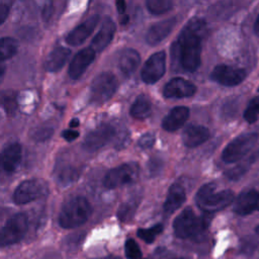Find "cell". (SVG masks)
<instances>
[{
	"instance_id": "obj_48",
	"label": "cell",
	"mask_w": 259,
	"mask_h": 259,
	"mask_svg": "<svg viewBox=\"0 0 259 259\" xmlns=\"http://www.w3.org/2000/svg\"><path fill=\"white\" fill-rule=\"evenodd\" d=\"M174 259H183V258H174Z\"/></svg>"
},
{
	"instance_id": "obj_5",
	"label": "cell",
	"mask_w": 259,
	"mask_h": 259,
	"mask_svg": "<svg viewBox=\"0 0 259 259\" xmlns=\"http://www.w3.org/2000/svg\"><path fill=\"white\" fill-rule=\"evenodd\" d=\"M118 86L116 77L110 72H102L98 74L90 85V102L94 104H102L115 93Z\"/></svg>"
},
{
	"instance_id": "obj_39",
	"label": "cell",
	"mask_w": 259,
	"mask_h": 259,
	"mask_svg": "<svg viewBox=\"0 0 259 259\" xmlns=\"http://www.w3.org/2000/svg\"><path fill=\"white\" fill-rule=\"evenodd\" d=\"M160 160H157V159H152L150 162H149V170H150V172L153 174V175H155L157 172H159L160 170V168H158L157 167V165H159L160 164Z\"/></svg>"
},
{
	"instance_id": "obj_41",
	"label": "cell",
	"mask_w": 259,
	"mask_h": 259,
	"mask_svg": "<svg viewBox=\"0 0 259 259\" xmlns=\"http://www.w3.org/2000/svg\"><path fill=\"white\" fill-rule=\"evenodd\" d=\"M115 5H116V8H117V11L119 13H123L125 11V2L122 1V0H118L115 2Z\"/></svg>"
},
{
	"instance_id": "obj_4",
	"label": "cell",
	"mask_w": 259,
	"mask_h": 259,
	"mask_svg": "<svg viewBox=\"0 0 259 259\" xmlns=\"http://www.w3.org/2000/svg\"><path fill=\"white\" fill-rule=\"evenodd\" d=\"M234 200V192L230 189L215 191L213 183L204 184L199 188L195 196L197 206L206 213L222 210Z\"/></svg>"
},
{
	"instance_id": "obj_22",
	"label": "cell",
	"mask_w": 259,
	"mask_h": 259,
	"mask_svg": "<svg viewBox=\"0 0 259 259\" xmlns=\"http://www.w3.org/2000/svg\"><path fill=\"white\" fill-rule=\"evenodd\" d=\"M71 55V51L65 47L54 48L45 60V69L49 72H57L63 68L68 58Z\"/></svg>"
},
{
	"instance_id": "obj_18",
	"label": "cell",
	"mask_w": 259,
	"mask_h": 259,
	"mask_svg": "<svg viewBox=\"0 0 259 259\" xmlns=\"http://www.w3.org/2000/svg\"><path fill=\"white\" fill-rule=\"evenodd\" d=\"M258 192L254 189L243 191L234 202V211L239 215H247L257 210Z\"/></svg>"
},
{
	"instance_id": "obj_9",
	"label": "cell",
	"mask_w": 259,
	"mask_h": 259,
	"mask_svg": "<svg viewBox=\"0 0 259 259\" xmlns=\"http://www.w3.org/2000/svg\"><path fill=\"white\" fill-rule=\"evenodd\" d=\"M114 134L115 128L111 124L101 123L85 136L82 147L87 152H95L110 142Z\"/></svg>"
},
{
	"instance_id": "obj_25",
	"label": "cell",
	"mask_w": 259,
	"mask_h": 259,
	"mask_svg": "<svg viewBox=\"0 0 259 259\" xmlns=\"http://www.w3.org/2000/svg\"><path fill=\"white\" fill-rule=\"evenodd\" d=\"M152 112V104L146 95H140L136 98L130 108V114L137 119H145Z\"/></svg>"
},
{
	"instance_id": "obj_15",
	"label": "cell",
	"mask_w": 259,
	"mask_h": 259,
	"mask_svg": "<svg viewBox=\"0 0 259 259\" xmlns=\"http://www.w3.org/2000/svg\"><path fill=\"white\" fill-rule=\"evenodd\" d=\"M99 20L98 15H92L79 25H77L74 29H72L66 35V42L71 46H79L81 45L94 30L97 22Z\"/></svg>"
},
{
	"instance_id": "obj_23",
	"label": "cell",
	"mask_w": 259,
	"mask_h": 259,
	"mask_svg": "<svg viewBox=\"0 0 259 259\" xmlns=\"http://www.w3.org/2000/svg\"><path fill=\"white\" fill-rule=\"evenodd\" d=\"M21 162V146L17 143L8 145L2 152V167L7 173L14 172Z\"/></svg>"
},
{
	"instance_id": "obj_8",
	"label": "cell",
	"mask_w": 259,
	"mask_h": 259,
	"mask_svg": "<svg viewBox=\"0 0 259 259\" xmlns=\"http://www.w3.org/2000/svg\"><path fill=\"white\" fill-rule=\"evenodd\" d=\"M28 229V220L25 213H15L10 217L1 230V246H10L19 242Z\"/></svg>"
},
{
	"instance_id": "obj_26",
	"label": "cell",
	"mask_w": 259,
	"mask_h": 259,
	"mask_svg": "<svg viewBox=\"0 0 259 259\" xmlns=\"http://www.w3.org/2000/svg\"><path fill=\"white\" fill-rule=\"evenodd\" d=\"M18 49V44L13 37H2L0 42V56L1 60H8L12 58Z\"/></svg>"
},
{
	"instance_id": "obj_33",
	"label": "cell",
	"mask_w": 259,
	"mask_h": 259,
	"mask_svg": "<svg viewBox=\"0 0 259 259\" xmlns=\"http://www.w3.org/2000/svg\"><path fill=\"white\" fill-rule=\"evenodd\" d=\"M259 115V96L254 97L244 111V118L249 123H254Z\"/></svg>"
},
{
	"instance_id": "obj_21",
	"label": "cell",
	"mask_w": 259,
	"mask_h": 259,
	"mask_svg": "<svg viewBox=\"0 0 259 259\" xmlns=\"http://www.w3.org/2000/svg\"><path fill=\"white\" fill-rule=\"evenodd\" d=\"M186 193L184 187L179 183H173L168 190L163 209L166 213H173L185 201Z\"/></svg>"
},
{
	"instance_id": "obj_29",
	"label": "cell",
	"mask_w": 259,
	"mask_h": 259,
	"mask_svg": "<svg viewBox=\"0 0 259 259\" xmlns=\"http://www.w3.org/2000/svg\"><path fill=\"white\" fill-rule=\"evenodd\" d=\"M163 229H164V227L162 224H157L148 229H139L137 231V235L140 239H142L146 243L150 244V243L154 242L156 237L163 232Z\"/></svg>"
},
{
	"instance_id": "obj_20",
	"label": "cell",
	"mask_w": 259,
	"mask_h": 259,
	"mask_svg": "<svg viewBox=\"0 0 259 259\" xmlns=\"http://www.w3.org/2000/svg\"><path fill=\"white\" fill-rule=\"evenodd\" d=\"M189 117V109L186 106H176L172 108L162 120V127L167 132L179 130Z\"/></svg>"
},
{
	"instance_id": "obj_13",
	"label": "cell",
	"mask_w": 259,
	"mask_h": 259,
	"mask_svg": "<svg viewBox=\"0 0 259 259\" xmlns=\"http://www.w3.org/2000/svg\"><path fill=\"white\" fill-rule=\"evenodd\" d=\"M196 87L190 81L176 77L171 79L163 88V95L166 98H185L194 95Z\"/></svg>"
},
{
	"instance_id": "obj_28",
	"label": "cell",
	"mask_w": 259,
	"mask_h": 259,
	"mask_svg": "<svg viewBox=\"0 0 259 259\" xmlns=\"http://www.w3.org/2000/svg\"><path fill=\"white\" fill-rule=\"evenodd\" d=\"M78 171L72 166H66L59 170L57 175V180L62 185H69L73 183L78 177Z\"/></svg>"
},
{
	"instance_id": "obj_31",
	"label": "cell",
	"mask_w": 259,
	"mask_h": 259,
	"mask_svg": "<svg viewBox=\"0 0 259 259\" xmlns=\"http://www.w3.org/2000/svg\"><path fill=\"white\" fill-rule=\"evenodd\" d=\"M2 105L8 115L14 114L17 109L16 93L12 90L4 91L2 93Z\"/></svg>"
},
{
	"instance_id": "obj_2",
	"label": "cell",
	"mask_w": 259,
	"mask_h": 259,
	"mask_svg": "<svg viewBox=\"0 0 259 259\" xmlns=\"http://www.w3.org/2000/svg\"><path fill=\"white\" fill-rule=\"evenodd\" d=\"M208 223L206 217H198L191 207H186L173 222L174 234L180 239H198L206 231Z\"/></svg>"
},
{
	"instance_id": "obj_49",
	"label": "cell",
	"mask_w": 259,
	"mask_h": 259,
	"mask_svg": "<svg viewBox=\"0 0 259 259\" xmlns=\"http://www.w3.org/2000/svg\"><path fill=\"white\" fill-rule=\"evenodd\" d=\"M258 91H259V88H258Z\"/></svg>"
},
{
	"instance_id": "obj_47",
	"label": "cell",
	"mask_w": 259,
	"mask_h": 259,
	"mask_svg": "<svg viewBox=\"0 0 259 259\" xmlns=\"http://www.w3.org/2000/svg\"><path fill=\"white\" fill-rule=\"evenodd\" d=\"M257 210H259V192H258V202H257Z\"/></svg>"
},
{
	"instance_id": "obj_7",
	"label": "cell",
	"mask_w": 259,
	"mask_h": 259,
	"mask_svg": "<svg viewBox=\"0 0 259 259\" xmlns=\"http://www.w3.org/2000/svg\"><path fill=\"white\" fill-rule=\"evenodd\" d=\"M139 176V165L135 162L124 163L110 169L103 178V185L108 189L131 184Z\"/></svg>"
},
{
	"instance_id": "obj_46",
	"label": "cell",
	"mask_w": 259,
	"mask_h": 259,
	"mask_svg": "<svg viewBox=\"0 0 259 259\" xmlns=\"http://www.w3.org/2000/svg\"><path fill=\"white\" fill-rule=\"evenodd\" d=\"M255 232H256V233L259 235V225H258V226L255 228Z\"/></svg>"
},
{
	"instance_id": "obj_24",
	"label": "cell",
	"mask_w": 259,
	"mask_h": 259,
	"mask_svg": "<svg viewBox=\"0 0 259 259\" xmlns=\"http://www.w3.org/2000/svg\"><path fill=\"white\" fill-rule=\"evenodd\" d=\"M141 63L140 54L134 49H125L118 58L119 70L125 76H131L136 72Z\"/></svg>"
},
{
	"instance_id": "obj_32",
	"label": "cell",
	"mask_w": 259,
	"mask_h": 259,
	"mask_svg": "<svg viewBox=\"0 0 259 259\" xmlns=\"http://www.w3.org/2000/svg\"><path fill=\"white\" fill-rule=\"evenodd\" d=\"M259 156V152L256 154V155H252L248 161H245L244 163L242 164H239L238 166H236L235 168L229 170L226 175L228 176L229 179H232V180H235V179H238L239 177H241L246 171L247 169L249 168V166L256 160V158Z\"/></svg>"
},
{
	"instance_id": "obj_19",
	"label": "cell",
	"mask_w": 259,
	"mask_h": 259,
	"mask_svg": "<svg viewBox=\"0 0 259 259\" xmlns=\"http://www.w3.org/2000/svg\"><path fill=\"white\" fill-rule=\"evenodd\" d=\"M208 138L209 131L203 125L189 124L182 133V142L188 148H195L206 142Z\"/></svg>"
},
{
	"instance_id": "obj_11",
	"label": "cell",
	"mask_w": 259,
	"mask_h": 259,
	"mask_svg": "<svg viewBox=\"0 0 259 259\" xmlns=\"http://www.w3.org/2000/svg\"><path fill=\"white\" fill-rule=\"evenodd\" d=\"M247 73L242 68H237L229 65H218L210 73V78L224 85V86H236L244 81Z\"/></svg>"
},
{
	"instance_id": "obj_43",
	"label": "cell",
	"mask_w": 259,
	"mask_h": 259,
	"mask_svg": "<svg viewBox=\"0 0 259 259\" xmlns=\"http://www.w3.org/2000/svg\"><path fill=\"white\" fill-rule=\"evenodd\" d=\"M79 123H80V122H79V119H78V118H73V119H71V121H70L69 124H70L71 127L74 128V127H77V126L79 125Z\"/></svg>"
},
{
	"instance_id": "obj_17",
	"label": "cell",
	"mask_w": 259,
	"mask_h": 259,
	"mask_svg": "<svg viewBox=\"0 0 259 259\" xmlns=\"http://www.w3.org/2000/svg\"><path fill=\"white\" fill-rule=\"evenodd\" d=\"M115 23L110 17H106L102 24L100 29L98 30L97 34L93 37L91 40V49H93L95 52H100L103 49H105L110 41L112 40L115 32Z\"/></svg>"
},
{
	"instance_id": "obj_40",
	"label": "cell",
	"mask_w": 259,
	"mask_h": 259,
	"mask_svg": "<svg viewBox=\"0 0 259 259\" xmlns=\"http://www.w3.org/2000/svg\"><path fill=\"white\" fill-rule=\"evenodd\" d=\"M52 8H53V7H52V4H51V3H50V4H47V5L44 7V9H42V16H44L45 19L50 18Z\"/></svg>"
},
{
	"instance_id": "obj_42",
	"label": "cell",
	"mask_w": 259,
	"mask_h": 259,
	"mask_svg": "<svg viewBox=\"0 0 259 259\" xmlns=\"http://www.w3.org/2000/svg\"><path fill=\"white\" fill-rule=\"evenodd\" d=\"M254 32L256 35L259 36V15L257 16L256 20H255V23H254Z\"/></svg>"
},
{
	"instance_id": "obj_35",
	"label": "cell",
	"mask_w": 259,
	"mask_h": 259,
	"mask_svg": "<svg viewBox=\"0 0 259 259\" xmlns=\"http://www.w3.org/2000/svg\"><path fill=\"white\" fill-rule=\"evenodd\" d=\"M52 134H53V130L51 127L40 126V127L32 131L31 139L34 140L35 142H44V141L50 139Z\"/></svg>"
},
{
	"instance_id": "obj_27",
	"label": "cell",
	"mask_w": 259,
	"mask_h": 259,
	"mask_svg": "<svg viewBox=\"0 0 259 259\" xmlns=\"http://www.w3.org/2000/svg\"><path fill=\"white\" fill-rule=\"evenodd\" d=\"M139 204V200L136 198H133L131 200L125 201L123 204H121L117 211V217L120 221L126 222L131 220L137 209V206Z\"/></svg>"
},
{
	"instance_id": "obj_14",
	"label": "cell",
	"mask_w": 259,
	"mask_h": 259,
	"mask_svg": "<svg viewBox=\"0 0 259 259\" xmlns=\"http://www.w3.org/2000/svg\"><path fill=\"white\" fill-rule=\"evenodd\" d=\"M95 54L96 52L91 48H85L78 52L70 63L68 70L69 76L73 80L79 79L88 68V66L93 62Z\"/></svg>"
},
{
	"instance_id": "obj_1",
	"label": "cell",
	"mask_w": 259,
	"mask_h": 259,
	"mask_svg": "<svg viewBox=\"0 0 259 259\" xmlns=\"http://www.w3.org/2000/svg\"><path fill=\"white\" fill-rule=\"evenodd\" d=\"M205 32V23L200 18H192L181 30L177 39V54L181 67L186 71H195L201 63V38Z\"/></svg>"
},
{
	"instance_id": "obj_10",
	"label": "cell",
	"mask_w": 259,
	"mask_h": 259,
	"mask_svg": "<svg viewBox=\"0 0 259 259\" xmlns=\"http://www.w3.org/2000/svg\"><path fill=\"white\" fill-rule=\"evenodd\" d=\"M166 69L165 52L160 51L153 54L143 66L141 77L146 84H154L158 82L164 75Z\"/></svg>"
},
{
	"instance_id": "obj_3",
	"label": "cell",
	"mask_w": 259,
	"mask_h": 259,
	"mask_svg": "<svg viewBox=\"0 0 259 259\" xmlns=\"http://www.w3.org/2000/svg\"><path fill=\"white\" fill-rule=\"evenodd\" d=\"M92 211L89 201L83 196H74L66 201L59 213V225L64 229H74L83 225Z\"/></svg>"
},
{
	"instance_id": "obj_45",
	"label": "cell",
	"mask_w": 259,
	"mask_h": 259,
	"mask_svg": "<svg viewBox=\"0 0 259 259\" xmlns=\"http://www.w3.org/2000/svg\"><path fill=\"white\" fill-rule=\"evenodd\" d=\"M103 259H120V258H118V257H115V256H108V257H106V258H103Z\"/></svg>"
},
{
	"instance_id": "obj_16",
	"label": "cell",
	"mask_w": 259,
	"mask_h": 259,
	"mask_svg": "<svg viewBox=\"0 0 259 259\" xmlns=\"http://www.w3.org/2000/svg\"><path fill=\"white\" fill-rule=\"evenodd\" d=\"M176 22H177L176 17H171V18H167L162 21L156 22L149 28L146 34V41L150 46H156L160 44L165 37L169 35V33L174 28Z\"/></svg>"
},
{
	"instance_id": "obj_38",
	"label": "cell",
	"mask_w": 259,
	"mask_h": 259,
	"mask_svg": "<svg viewBox=\"0 0 259 259\" xmlns=\"http://www.w3.org/2000/svg\"><path fill=\"white\" fill-rule=\"evenodd\" d=\"M62 137L67 141V142H72L76 140L79 137V132L75 130H66L62 133Z\"/></svg>"
},
{
	"instance_id": "obj_30",
	"label": "cell",
	"mask_w": 259,
	"mask_h": 259,
	"mask_svg": "<svg viewBox=\"0 0 259 259\" xmlns=\"http://www.w3.org/2000/svg\"><path fill=\"white\" fill-rule=\"evenodd\" d=\"M173 2L170 0H148L146 6L153 14H162L171 9Z\"/></svg>"
},
{
	"instance_id": "obj_12",
	"label": "cell",
	"mask_w": 259,
	"mask_h": 259,
	"mask_svg": "<svg viewBox=\"0 0 259 259\" xmlns=\"http://www.w3.org/2000/svg\"><path fill=\"white\" fill-rule=\"evenodd\" d=\"M42 185L40 181L35 179H27L22 181L13 192V201L16 204H26L38 198L42 193Z\"/></svg>"
},
{
	"instance_id": "obj_6",
	"label": "cell",
	"mask_w": 259,
	"mask_h": 259,
	"mask_svg": "<svg viewBox=\"0 0 259 259\" xmlns=\"http://www.w3.org/2000/svg\"><path fill=\"white\" fill-rule=\"evenodd\" d=\"M258 140V134L248 133L235 138L230 142L222 153V159L225 163H235L244 158L255 146Z\"/></svg>"
},
{
	"instance_id": "obj_34",
	"label": "cell",
	"mask_w": 259,
	"mask_h": 259,
	"mask_svg": "<svg viewBox=\"0 0 259 259\" xmlns=\"http://www.w3.org/2000/svg\"><path fill=\"white\" fill-rule=\"evenodd\" d=\"M124 253L127 259H140L142 256L141 249L134 239H127L124 244Z\"/></svg>"
},
{
	"instance_id": "obj_36",
	"label": "cell",
	"mask_w": 259,
	"mask_h": 259,
	"mask_svg": "<svg viewBox=\"0 0 259 259\" xmlns=\"http://www.w3.org/2000/svg\"><path fill=\"white\" fill-rule=\"evenodd\" d=\"M155 143V136L152 133H147L143 135L139 140V146L143 149L151 148Z\"/></svg>"
},
{
	"instance_id": "obj_37",
	"label": "cell",
	"mask_w": 259,
	"mask_h": 259,
	"mask_svg": "<svg viewBox=\"0 0 259 259\" xmlns=\"http://www.w3.org/2000/svg\"><path fill=\"white\" fill-rule=\"evenodd\" d=\"M11 2L0 1V23H3L8 16Z\"/></svg>"
},
{
	"instance_id": "obj_44",
	"label": "cell",
	"mask_w": 259,
	"mask_h": 259,
	"mask_svg": "<svg viewBox=\"0 0 259 259\" xmlns=\"http://www.w3.org/2000/svg\"><path fill=\"white\" fill-rule=\"evenodd\" d=\"M127 20H128V16H123V18L122 19H120V22L122 23V24H125L126 22H127Z\"/></svg>"
}]
</instances>
